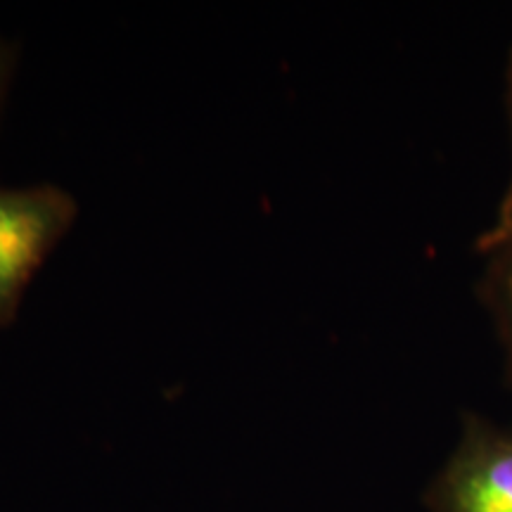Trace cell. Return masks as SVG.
<instances>
[{
	"label": "cell",
	"mask_w": 512,
	"mask_h": 512,
	"mask_svg": "<svg viewBox=\"0 0 512 512\" xmlns=\"http://www.w3.org/2000/svg\"><path fill=\"white\" fill-rule=\"evenodd\" d=\"M508 242H512V197L498 204L494 223L477 238V252L489 254L498 247L508 245Z\"/></svg>",
	"instance_id": "cell-4"
},
{
	"label": "cell",
	"mask_w": 512,
	"mask_h": 512,
	"mask_svg": "<svg viewBox=\"0 0 512 512\" xmlns=\"http://www.w3.org/2000/svg\"><path fill=\"white\" fill-rule=\"evenodd\" d=\"M74 216V200L57 188L0 190V318L10 316Z\"/></svg>",
	"instance_id": "cell-1"
},
{
	"label": "cell",
	"mask_w": 512,
	"mask_h": 512,
	"mask_svg": "<svg viewBox=\"0 0 512 512\" xmlns=\"http://www.w3.org/2000/svg\"><path fill=\"white\" fill-rule=\"evenodd\" d=\"M482 278V299L494 318L498 339H501L505 356L512 370V242L486 254Z\"/></svg>",
	"instance_id": "cell-3"
},
{
	"label": "cell",
	"mask_w": 512,
	"mask_h": 512,
	"mask_svg": "<svg viewBox=\"0 0 512 512\" xmlns=\"http://www.w3.org/2000/svg\"><path fill=\"white\" fill-rule=\"evenodd\" d=\"M510 121H512V86H510ZM512 197V174H510V181H508V190H505L503 200H510Z\"/></svg>",
	"instance_id": "cell-5"
},
{
	"label": "cell",
	"mask_w": 512,
	"mask_h": 512,
	"mask_svg": "<svg viewBox=\"0 0 512 512\" xmlns=\"http://www.w3.org/2000/svg\"><path fill=\"white\" fill-rule=\"evenodd\" d=\"M430 505L432 512H512V434L470 415L434 479Z\"/></svg>",
	"instance_id": "cell-2"
}]
</instances>
